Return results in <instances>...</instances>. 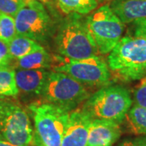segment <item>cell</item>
Instances as JSON below:
<instances>
[{
    "mask_svg": "<svg viewBox=\"0 0 146 146\" xmlns=\"http://www.w3.org/2000/svg\"><path fill=\"white\" fill-rule=\"evenodd\" d=\"M58 52L69 60H80L97 55L98 49L81 15L71 14L58 27L56 35Z\"/></svg>",
    "mask_w": 146,
    "mask_h": 146,
    "instance_id": "1",
    "label": "cell"
},
{
    "mask_svg": "<svg viewBox=\"0 0 146 146\" xmlns=\"http://www.w3.org/2000/svg\"><path fill=\"white\" fill-rule=\"evenodd\" d=\"M129 91L121 85L105 86L89 96L82 111L92 119L113 121L120 123L132 106Z\"/></svg>",
    "mask_w": 146,
    "mask_h": 146,
    "instance_id": "2",
    "label": "cell"
},
{
    "mask_svg": "<svg viewBox=\"0 0 146 146\" xmlns=\"http://www.w3.org/2000/svg\"><path fill=\"white\" fill-rule=\"evenodd\" d=\"M146 65V36L122 37L108 55V67L125 81L141 79Z\"/></svg>",
    "mask_w": 146,
    "mask_h": 146,
    "instance_id": "3",
    "label": "cell"
},
{
    "mask_svg": "<svg viewBox=\"0 0 146 146\" xmlns=\"http://www.w3.org/2000/svg\"><path fill=\"white\" fill-rule=\"evenodd\" d=\"M33 120V145L61 146L69 113L50 103H36L29 106Z\"/></svg>",
    "mask_w": 146,
    "mask_h": 146,
    "instance_id": "4",
    "label": "cell"
},
{
    "mask_svg": "<svg viewBox=\"0 0 146 146\" xmlns=\"http://www.w3.org/2000/svg\"><path fill=\"white\" fill-rule=\"evenodd\" d=\"M0 137L16 146L34 145L29 114L20 105L3 98H0Z\"/></svg>",
    "mask_w": 146,
    "mask_h": 146,
    "instance_id": "5",
    "label": "cell"
},
{
    "mask_svg": "<svg viewBox=\"0 0 146 146\" xmlns=\"http://www.w3.org/2000/svg\"><path fill=\"white\" fill-rule=\"evenodd\" d=\"M85 22L98 51L102 54H110L122 38L124 24L109 5L97 9L85 18Z\"/></svg>",
    "mask_w": 146,
    "mask_h": 146,
    "instance_id": "6",
    "label": "cell"
},
{
    "mask_svg": "<svg viewBox=\"0 0 146 146\" xmlns=\"http://www.w3.org/2000/svg\"><path fill=\"white\" fill-rule=\"evenodd\" d=\"M42 95L48 103L70 112L89 97L83 84L67 74L50 72Z\"/></svg>",
    "mask_w": 146,
    "mask_h": 146,
    "instance_id": "7",
    "label": "cell"
},
{
    "mask_svg": "<svg viewBox=\"0 0 146 146\" xmlns=\"http://www.w3.org/2000/svg\"><path fill=\"white\" fill-rule=\"evenodd\" d=\"M17 35L45 42L52 33V19L45 6L36 0H29L14 17Z\"/></svg>",
    "mask_w": 146,
    "mask_h": 146,
    "instance_id": "8",
    "label": "cell"
},
{
    "mask_svg": "<svg viewBox=\"0 0 146 146\" xmlns=\"http://www.w3.org/2000/svg\"><path fill=\"white\" fill-rule=\"evenodd\" d=\"M54 71L65 73L84 85L92 87L107 86L111 78L108 64L98 55L80 60H69L54 68Z\"/></svg>",
    "mask_w": 146,
    "mask_h": 146,
    "instance_id": "9",
    "label": "cell"
},
{
    "mask_svg": "<svg viewBox=\"0 0 146 146\" xmlns=\"http://www.w3.org/2000/svg\"><path fill=\"white\" fill-rule=\"evenodd\" d=\"M92 120L82 110L70 112L61 146H86Z\"/></svg>",
    "mask_w": 146,
    "mask_h": 146,
    "instance_id": "10",
    "label": "cell"
},
{
    "mask_svg": "<svg viewBox=\"0 0 146 146\" xmlns=\"http://www.w3.org/2000/svg\"><path fill=\"white\" fill-rule=\"evenodd\" d=\"M120 135L119 123L109 120L93 119L89 126L86 146H112Z\"/></svg>",
    "mask_w": 146,
    "mask_h": 146,
    "instance_id": "11",
    "label": "cell"
},
{
    "mask_svg": "<svg viewBox=\"0 0 146 146\" xmlns=\"http://www.w3.org/2000/svg\"><path fill=\"white\" fill-rule=\"evenodd\" d=\"M50 72L46 69L25 70L18 69L15 72V77L19 91L25 94L42 95L47 78Z\"/></svg>",
    "mask_w": 146,
    "mask_h": 146,
    "instance_id": "12",
    "label": "cell"
},
{
    "mask_svg": "<svg viewBox=\"0 0 146 146\" xmlns=\"http://www.w3.org/2000/svg\"><path fill=\"white\" fill-rule=\"evenodd\" d=\"M109 6L123 24L146 19V0H113Z\"/></svg>",
    "mask_w": 146,
    "mask_h": 146,
    "instance_id": "13",
    "label": "cell"
},
{
    "mask_svg": "<svg viewBox=\"0 0 146 146\" xmlns=\"http://www.w3.org/2000/svg\"><path fill=\"white\" fill-rule=\"evenodd\" d=\"M50 65L51 58L43 47L18 59L16 62V66L18 69L25 70L46 69L50 68Z\"/></svg>",
    "mask_w": 146,
    "mask_h": 146,
    "instance_id": "14",
    "label": "cell"
},
{
    "mask_svg": "<svg viewBox=\"0 0 146 146\" xmlns=\"http://www.w3.org/2000/svg\"><path fill=\"white\" fill-rule=\"evenodd\" d=\"M7 46L12 59L17 60L42 47L36 41L21 35H16Z\"/></svg>",
    "mask_w": 146,
    "mask_h": 146,
    "instance_id": "15",
    "label": "cell"
},
{
    "mask_svg": "<svg viewBox=\"0 0 146 146\" xmlns=\"http://www.w3.org/2000/svg\"><path fill=\"white\" fill-rule=\"evenodd\" d=\"M58 7L66 15H86L95 10L98 0H55Z\"/></svg>",
    "mask_w": 146,
    "mask_h": 146,
    "instance_id": "16",
    "label": "cell"
},
{
    "mask_svg": "<svg viewBox=\"0 0 146 146\" xmlns=\"http://www.w3.org/2000/svg\"><path fill=\"white\" fill-rule=\"evenodd\" d=\"M18 94L15 71L10 67L0 68V98L16 97Z\"/></svg>",
    "mask_w": 146,
    "mask_h": 146,
    "instance_id": "17",
    "label": "cell"
},
{
    "mask_svg": "<svg viewBox=\"0 0 146 146\" xmlns=\"http://www.w3.org/2000/svg\"><path fill=\"white\" fill-rule=\"evenodd\" d=\"M127 115L131 130L136 134L146 136V108L134 105Z\"/></svg>",
    "mask_w": 146,
    "mask_h": 146,
    "instance_id": "18",
    "label": "cell"
},
{
    "mask_svg": "<svg viewBox=\"0 0 146 146\" xmlns=\"http://www.w3.org/2000/svg\"><path fill=\"white\" fill-rule=\"evenodd\" d=\"M16 35L14 17L0 12V39L9 43Z\"/></svg>",
    "mask_w": 146,
    "mask_h": 146,
    "instance_id": "19",
    "label": "cell"
},
{
    "mask_svg": "<svg viewBox=\"0 0 146 146\" xmlns=\"http://www.w3.org/2000/svg\"><path fill=\"white\" fill-rule=\"evenodd\" d=\"M24 5L16 0H0V12L15 17Z\"/></svg>",
    "mask_w": 146,
    "mask_h": 146,
    "instance_id": "20",
    "label": "cell"
},
{
    "mask_svg": "<svg viewBox=\"0 0 146 146\" xmlns=\"http://www.w3.org/2000/svg\"><path fill=\"white\" fill-rule=\"evenodd\" d=\"M133 100L135 105L146 108V77L141 80V83L134 90Z\"/></svg>",
    "mask_w": 146,
    "mask_h": 146,
    "instance_id": "21",
    "label": "cell"
},
{
    "mask_svg": "<svg viewBox=\"0 0 146 146\" xmlns=\"http://www.w3.org/2000/svg\"><path fill=\"white\" fill-rule=\"evenodd\" d=\"M12 58L11 56L7 43L0 39V64L3 67H9Z\"/></svg>",
    "mask_w": 146,
    "mask_h": 146,
    "instance_id": "22",
    "label": "cell"
},
{
    "mask_svg": "<svg viewBox=\"0 0 146 146\" xmlns=\"http://www.w3.org/2000/svg\"><path fill=\"white\" fill-rule=\"evenodd\" d=\"M135 24V36H146V19L134 22Z\"/></svg>",
    "mask_w": 146,
    "mask_h": 146,
    "instance_id": "23",
    "label": "cell"
},
{
    "mask_svg": "<svg viewBox=\"0 0 146 146\" xmlns=\"http://www.w3.org/2000/svg\"><path fill=\"white\" fill-rule=\"evenodd\" d=\"M133 141L136 146H146V136L139 137Z\"/></svg>",
    "mask_w": 146,
    "mask_h": 146,
    "instance_id": "24",
    "label": "cell"
},
{
    "mask_svg": "<svg viewBox=\"0 0 146 146\" xmlns=\"http://www.w3.org/2000/svg\"><path fill=\"white\" fill-rule=\"evenodd\" d=\"M119 146H136L134 144V141H123L122 144H120Z\"/></svg>",
    "mask_w": 146,
    "mask_h": 146,
    "instance_id": "25",
    "label": "cell"
},
{
    "mask_svg": "<svg viewBox=\"0 0 146 146\" xmlns=\"http://www.w3.org/2000/svg\"><path fill=\"white\" fill-rule=\"evenodd\" d=\"M0 146H16L10 142L4 141V140H0Z\"/></svg>",
    "mask_w": 146,
    "mask_h": 146,
    "instance_id": "26",
    "label": "cell"
},
{
    "mask_svg": "<svg viewBox=\"0 0 146 146\" xmlns=\"http://www.w3.org/2000/svg\"><path fill=\"white\" fill-rule=\"evenodd\" d=\"M36 1L40 2L43 5L44 4H46V5H50L51 4V2H52V0H36Z\"/></svg>",
    "mask_w": 146,
    "mask_h": 146,
    "instance_id": "27",
    "label": "cell"
},
{
    "mask_svg": "<svg viewBox=\"0 0 146 146\" xmlns=\"http://www.w3.org/2000/svg\"><path fill=\"white\" fill-rule=\"evenodd\" d=\"M145 77H146V65L145 67L144 68V69L142 70V72H141V79L145 78Z\"/></svg>",
    "mask_w": 146,
    "mask_h": 146,
    "instance_id": "28",
    "label": "cell"
},
{
    "mask_svg": "<svg viewBox=\"0 0 146 146\" xmlns=\"http://www.w3.org/2000/svg\"><path fill=\"white\" fill-rule=\"evenodd\" d=\"M16 1H18L19 3H21L22 4H25L29 0H16Z\"/></svg>",
    "mask_w": 146,
    "mask_h": 146,
    "instance_id": "29",
    "label": "cell"
},
{
    "mask_svg": "<svg viewBox=\"0 0 146 146\" xmlns=\"http://www.w3.org/2000/svg\"><path fill=\"white\" fill-rule=\"evenodd\" d=\"M100 2H104V1H107V0H99Z\"/></svg>",
    "mask_w": 146,
    "mask_h": 146,
    "instance_id": "30",
    "label": "cell"
},
{
    "mask_svg": "<svg viewBox=\"0 0 146 146\" xmlns=\"http://www.w3.org/2000/svg\"><path fill=\"white\" fill-rule=\"evenodd\" d=\"M2 67H3V66H2V65H1V64H0V68H2Z\"/></svg>",
    "mask_w": 146,
    "mask_h": 146,
    "instance_id": "31",
    "label": "cell"
},
{
    "mask_svg": "<svg viewBox=\"0 0 146 146\" xmlns=\"http://www.w3.org/2000/svg\"><path fill=\"white\" fill-rule=\"evenodd\" d=\"M0 140H2V138H1V137H0Z\"/></svg>",
    "mask_w": 146,
    "mask_h": 146,
    "instance_id": "32",
    "label": "cell"
}]
</instances>
